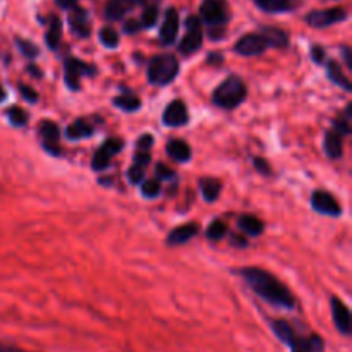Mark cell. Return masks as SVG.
Wrapping results in <instances>:
<instances>
[{
    "instance_id": "obj_1",
    "label": "cell",
    "mask_w": 352,
    "mask_h": 352,
    "mask_svg": "<svg viewBox=\"0 0 352 352\" xmlns=\"http://www.w3.org/2000/svg\"><path fill=\"white\" fill-rule=\"evenodd\" d=\"M237 275L250 285L251 291L268 305L280 309H296V298L284 282L278 280L274 274L258 267H244L236 270Z\"/></svg>"
},
{
    "instance_id": "obj_2",
    "label": "cell",
    "mask_w": 352,
    "mask_h": 352,
    "mask_svg": "<svg viewBox=\"0 0 352 352\" xmlns=\"http://www.w3.org/2000/svg\"><path fill=\"white\" fill-rule=\"evenodd\" d=\"M199 21L208 28V36L220 41L226 36V28L230 21V9L227 0H203L199 6Z\"/></svg>"
},
{
    "instance_id": "obj_3",
    "label": "cell",
    "mask_w": 352,
    "mask_h": 352,
    "mask_svg": "<svg viewBox=\"0 0 352 352\" xmlns=\"http://www.w3.org/2000/svg\"><path fill=\"white\" fill-rule=\"evenodd\" d=\"M248 86L244 79L237 74H230L220 82L212 95V102L219 109L234 110L246 100Z\"/></svg>"
},
{
    "instance_id": "obj_4",
    "label": "cell",
    "mask_w": 352,
    "mask_h": 352,
    "mask_svg": "<svg viewBox=\"0 0 352 352\" xmlns=\"http://www.w3.org/2000/svg\"><path fill=\"white\" fill-rule=\"evenodd\" d=\"M148 82L153 86H168L179 76V60L172 54H160L150 58L146 67Z\"/></svg>"
},
{
    "instance_id": "obj_5",
    "label": "cell",
    "mask_w": 352,
    "mask_h": 352,
    "mask_svg": "<svg viewBox=\"0 0 352 352\" xmlns=\"http://www.w3.org/2000/svg\"><path fill=\"white\" fill-rule=\"evenodd\" d=\"M96 74H98V69L93 64L81 60V58L67 57L64 60V82L71 91L81 89L82 78H93Z\"/></svg>"
},
{
    "instance_id": "obj_6",
    "label": "cell",
    "mask_w": 352,
    "mask_h": 352,
    "mask_svg": "<svg viewBox=\"0 0 352 352\" xmlns=\"http://www.w3.org/2000/svg\"><path fill=\"white\" fill-rule=\"evenodd\" d=\"M203 45V23L198 16H188L186 19V34L179 43V52L182 55H192Z\"/></svg>"
},
{
    "instance_id": "obj_7",
    "label": "cell",
    "mask_w": 352,
    "mask_h": 352,
    "mask_svg": "<svg viewBox=\"0 0 352 352\" xmlns=\"http://www.w3.org/2000/svg\"><path fill=\"white\" fill-rule=\"evenodd\" d=\"M122 148H124V141L117 140V138H109L107 141H103L91 158L93 170L95 172L105 170V168L112 164L113 158L122 151Z\"/></svg>"
},
{
    "instance_id": "obj_8",
    "label": "cell",
    "mask_w": 352,
    "mask_h": 352,
    "mask_svg": "<svg viewBox=\"0 0 352 352\" xmlns=\"http://www.w3.org/2000/svg\"><path fill=\"white\" fill-rule=\"evenodd\" d=\"M349 17L346 9L342 7H332V9H323V10H311L309 14H306L305 21L313 28H329L332 24L342 23Z\"/></svg>"
},
{
    "instance_id": "obj_9",
    "label": "cell",
    "mask_w": 352,
    "mask_h": 352,
    "mask_svg": "<svg viewBox=\"0 0 352 352\" xmlns=\"http://www.w3.org/2000/svg\"><path fill=\"white\" fill-rule=\"evenodd\" d=\"M284 344L291 347V352H325V340L318 333L301 336L294 330Z\"/></svg>"
},
{
    "instance_id": "obj_10",
    "label": "cell",
    "mask_w": 352,
    "mask_h": 352,
    "mask_svg": "<svg viewBox=\"0 0 352 352\" xmlns=\"http://www.w3.org/2000/svg\"><path fill=\"white\" fill-rule=\"evenodd\" d=\"M311 206L315 212L327 217H333V219H339L342 215V206L337 201L336 196L330 195L329 191H323V189H318V191L313 192Z\"/></svg>"
},
{
    "instance_id": "obj_11",
    "label": "cell",
    "mask_w": 352,
    "mask_h": 352,
    "mask_svg": "<svg viewBox=\"0 0 352 352\" xmlns=\"http://www.w3.org/2000/svg\"><path fill=\"white\" fill-rule=\"evenodd\" d=\"M265 50H268V43L260 33H248L241 36L234 45V52L243 57H254L261 55Z\"/></svg>"
},
{
    "instance_id": "obj_12",
    "label": "cell",
    "mask_w": 352,
    "mask_h": 352,
    "mask_svg": "<svg viewBox=\"0 0 352 352\" xmlns=\"http://www.w3.org/2000/svg\"><path fill=\"white\" fill-rule=\"evenodd\" d=\"M179 34V12L174 7H168L165 10L164 23L160 26V33H158V40H160L162 47H170L175 43Z\"/></svg>"
},
{
    "instance_id": "obj_13",
    "label": "cell",
    "mask_w": 352,
    "mask_h": 352,
    "mask_svg": "<svg viewBox=\"0 0 352 352\" xmlns=\"http://www.w3.org/2000/svg\"><path fill=\"white\" fill-rule=\"evenodd\" d=\"M40 136L41 141H43V148L47 153L54 155V157H58L62 153L60 151V127L54 122V120H41L40 122Z\"/></svg>"
},
{
    "instance_id": "obj_14",
    "label": "cell",
    "mask_w": 352,
    "mask_h": 352,
    "mask_svg": "<svg viewBox=\"0 0 352 352\" xmlns=\"http://www.w3.org/2000/svg\"><path fill=\"white\" fill-rule=\"evenodd\" d=\"M162 122L167 127H182L189 122L188 107L182 100H174L168 103L162 116Z\"/></svg>"
},
{
    "instance_id": "obj_15",
    "label": "cell",
    "mask_w": 352,
    "mask_h": 352,
    "mask_svg": "<svg viewBox=\"0 0 352 352\" xmlns=\"http://www.w3.org/2000/svg\"><path fill=\"white\" fill-rule=\"evenodd\" d=\"M69 28H71L72 34L78 38H88L91 34V23H89L88 10L82 7L76 6L69 10Z\"/></svg>"
},
{
    "instance_id": "obj_16",
    "label": "cell",
    "mask_w": 352,
    "mask_h": 352,
    "mask_svg": "<svg viewBox=\"0 0 352 352\" xmlns=\"http://www.w3.org/2000/svg\"><path fill=\"white\" fill-rule=\"evenodd\" d=\"M332 320L337 332L342 336H351V311L339 298H332Z\"/></svg>"
},
{
    "instance_id": "obj_17",
    "label": "cell",
    "mask_w": 352,
    "mask_h": 352,
    "mask_svg": "<svg viewBox=\"0 0 352 352\" xmlns=\"http://www.w3.org/2000/svg\"><path fill=\"white\" fill-rule=\"evenodd\" d=\"M199 234V226L196 222L184 223V226H179L175 229H172L167 236V244L168 246H182V244L189 243L191 239H195Z\"/></svg>"
},
{
    "instance_id": "obj_18",
    "label": "cell",
    "mask_w": 352,
    "mask_h": 352,
    "mask_svg": "<svg viewBox=\"0 0 352 352\" xmlns=\"http://www.w3.org/2000/svg\"><path fill=\"white\" fill-rule=\"evenodd\" d=\"M136 7L134 0H107L105 9H103V16L107 21H120Z\"/></svg>"
},
{
    "instance_id": "obj_19",
    "label": "cell",
    "mask_w": 352,
    "mask_h": 352,
    "mask_svg": "<svg viewBox=\"0 0 352 352\" xmlns=\"http://www.w3.org/2000/svg\"><path fill=\"white\" fill-rule=\"evenodd\" d=\"M323 151L327 153V157L337 160V158L342 157L344 153V136L339 134L337 131L330 129L325 133V140H323Z\"/></svg>"
},
{
    "instance_id": "obj_20",
    "label": "cell",
    "mask_w": 352,
    "mask_h": 352,
    "mask_svg": "<svg viewBox=\"0 0 352 352\" xmlns=\"http://www.w3.org/2000/svg\"><path fill=\"white\" fill-rule=\"evenodd\" d=\"M261 36L267 40L268 48H287L289 47V34L284 30L275 26H261Z\"/></svg>"
},
{
    "instance_id": "obj_21",
    "label": "cell",
    "mask_w": 352,
    "mask_h": 352,
    "mask_svg": "<svg viewBox=\"0 0 352 352\" xmlns=\"http://www.w3.org/2000/svg\"><path fill=\"white\" fill-rule=\"evenodd\" d=\"M327 76H329V79L333 82V85L340 86L344 91H347V93L352 91L351 79L347 78V74H344L340 64L337 60H333V58L327 60Z\"/></svg>"
},
{
    "instance_id": "obj_22",
    "label": "cell",
    "mask_w": 352,
    "mask_h": 352,
    "mask_svg": "<svg viewBox=\"0 0 352 352\" xmlns=\"http://www.w3.org/2000/svg\"><path fill=\"white\" fill-rule=\"evenodd\" d=\"M95 133V127L85 119H76L74 122L69 124L67 129H65V138L69 141H79V140H86L91 134Z\"/></svg>"
},
{
    "instance_id": "obj_23",
    "label": "cell",
    "mask_w": 352,
    "mask_h": 352,
    "mask_svg": "<svg viewBox=\"0 0 352 352\" xmlns=\"http://www.w3.org/2000/svg\"><path fill=\"white\" fill-rule=\"evenodd\" d=\"M165 150H167L168 157L174 158L179 164H186V162L191 160L192 157L191 146L182 140H170L167 143V148H165Z\"/></svg>"
},
{
    "instance_id": "obj_24",
    "label": "cell",
    "mask_w": 352,
    "mask_h": 352,
    "mask_svg": "<svg viewBox=\"0 0 352 352\" xmlns=\"http://www.w3.org/2000/svg\"><path fill=\"white\" fill-rule=\"evenodd\" d=\"M62 38V21L58 16L48 17V28L45 33V43L50 50H57Z\"/></svg>"
},
{
    "instance_id": "obj_25",
    "label": "cell",
    "mask_w": 352,
    "mask_h": 352,
    "mask_svg": "<svg viewBox=\"0 0 352 352\" xmlns=\"http://www.w3.org/2000/svg\"><path fill=\"white\" fill-rule=\"evenodd\" d=\"M199 191H201V196L205 198V201L213 203L219 199L220 191H222V182L215 177H203L199 179Z\"/></svg>"
},
{
    "instance_id": "obj_26",
    "label": "cell",
    "mask_w": 352,
    "mask_h": 352,
    "mask_svg": "<svg viewBox=\"0 0 352 352\" xmlns=\"http://www.w3.org/2000/svg\"><path fill=\"white\" fill-rule=\"evenodd\" d=\"M237 226H239V229L243 230V234H246V236H251V237L261 236L265 230V223L254 215L239 217V220H237Z\"/></svg>"
},
{
    "instance_id": "obj_27",
    "label": "cell",
    "mask_w": 352,
    "mask_h": 352,
    "mask_svg": "<svg viewBox=\"0 0 352 352\" xmlns=\"http://www.w3.org/2000/svg\"><path fill=\"white\" fill-rule=\"evenodd\" d=\"M112 103L116 109L122 110V112H138L141 109V100L133 91H127L124 95L116 96L112 100Z\"/></svg>"
},
{
    "instance_id": "obj_28",
    "label": "cell",
    "mask_w": 352,
    "mask_h": 352,
    "mask_svg": "<svg viewBox=\"0 0 352 352\" xmlns=\"http://www.w3.org/2000/svg\"><path fill=\"white\" fill-rule=\"evenodd\" d=\"M261 10L270 14H280L292 10L291 0H253Z\"/></svg>"
},
{
    "instance_id": "obj_29",
    "label": "cell",
    "mask_w": 352,
    "mask_h": 352,
    "mask_svg": "<svg viewBox=\"0 0 352 352\" xmlns=\"http://www.w3.org/2000/svg\"><path fill=\"white\" fill-rule=\"evenodd\" d=\"M158 6L160 2H150L146 6H143V14H141L140 24L143 30H150L157 24L158 21Z\"/></svg>"
},
{
    "instance_id": "obj_30",
    "label": "cell",
    "mask_w": 352,
    "mask_h": 352,
    "mask_svg": "<svg viewBox=\"0 0 352 352\" xmlns=\"http://www.w3.org/2000/svg\"><path fill=\"white\" fill-rule=\"evenodd\" d=\"M6 116L14 127H24L28 124V120H30V113H28L24 109H21V107H16V105L7 109Z\"/></svg>"
},
{
    "instance_id": "obj_31",
    "label": "cell",
    "mask_w": 352,
    "mask_h": 352,
    "mask_svg": "<svg viewBox=\"0 0 352 352\" xmlns=\"http://www.w3.org/2000/svg\"><path fill=\"white\" fill-rule=\"evenodd\" d=\"M98 38H100V43H102L105 48L119 47V33H117L113 28H110V26L102 28L98 33Z\"/></svg>"
},
{
    "instance_id": "obj_32",
    "label": "cell",
    "mask_w": 352,
    "mask_h": 352,
    "mask_svg": "<svg viewBox=\"0 0 352 352\" xmlns=\"http://www.w3.org/2000/svg\"><path fill=\"white\" fill-rule=\"evenodd\" d=\"M227 234H229V227L222 220H213L206 229V237L210 241H222Z\"/></svg>"
},
{
    "instance_id": "obj_33",
    "label": "cell",
    "mask_w": 352,
    "mask_h": 352,
    "mask_svg": "<svg viewBox=\"0 0 352 352\" xmlns=\"http://www.w3.org/2000/svg\"><path fill=\"white\" fill-rule=\"evenodd\" d=\"M141 195L146 199H155L162 195V184L157 179H148L141 186Z\"/></svg>"
},
{
    "instance_id": "obj_34",
    "label": "cell",
    "mask_w": 352,
    "mask_h": 352,
    "mask_svg": "<svg viewBox=\"0 0 352 352\" xmlns=\"http://www.w3.org/2000/svg\"><path fill=\"white\" fill-rule=\"evenodd\" d=\"M16 47L19 48L21 54L28 58H36L40 55V48L30 40H24V38H16Z\"/></svg>"
},
{
    "instance_id": "obj_35",
    "label": "cell",
    "mask_w": 352,
    "mask_h": 352,
    "mask_svg": "<svg viewBox=\"0 0 352 352\" xmlns=\"http://www.w3.org/2000/svg\"><path fill=\"white\" fill-rule=\"evenodd\" d=\"M144 179V168L140 167V165L133 164L129 168H127V181L131 182L133 186L141 184Z\"/></svg>"
},
{
    "instance_id": "obj_36",
    "label": "cell",
    "mask_w": 352,
    "mask_h": 352,
    "mask_svg": "<svg viewBox=\"0 0 352 352\" xmlns=\"http://www.w3.org/2000/svg\"><path fill=\"white\" fill-rule=\"evenodd\" d=\"M17 89H19L21 96H23V98L26 100L28 103H36L38 98H40V96H38V93H36V89L31 88L30 85L19 82V85H17Z\"/></svg>"
},
{
    "instance_id": "obj_37",
    "label": "cell",
    "mask_w": 352,
    "mask_h": 352,
    "mask_svg": "<svg viewBox=\"0 0 352 352\" xmlns=\"http://www.w3.org/2000/svg\"><path fill=\"white\" fill-rule=\"evenodd\" d=\"M155 175H157V181H172V179H175V172L164 164L157 165Z\"/></svg>"
},
{
    "instance_id": "obj_38",
    "label": "cell",
    "mask_w": 352,
    "mask_h": 352,
    "mask_svg": "<svg viewBox=\"0 0 352 352\" xmlns=\"http://www.w3.org/2000/svg\"><path fill=\"white\" fill-rule=\"evenodd\" d=\"M311 60L315 62V64H318V65H323L325 64V60H327V52H325V48L323 47H320V45H313L311 47Z\"/></svg>"
},
{
    "instance_id": "obj_39",
    "label": "cell",
    "mask_w": 352,
    "mask_h": 352,
    "mask_svg": "<svg viewBox=\"0 0 352 352\" xmlns=\"http://www.w3.org/2000/svg\"><path fill=\"white\" fill-rule=\"evenodd\" d=\"M150 162H151L150 151L136 150V155H134V158H133V164L140 165V167H143V168H146L148 165H150Z\"/></svg>"
},
{
    "instance_id": "obj_40",
    "label": "cell",
    "mask_w": 352,
    "mask_h": 352,
    "mask_svg": "<svg viewBox=\"0 0 352 352\" xmlns=\"http://www.w3.org/2000/svg\"><path fill=\"white\" fill-rule=\"evenodd\" d=\"M155 140L151 134H141L140 140L136 141V150H141V151H150L151 146H153Z\"/></svg>"
},
{
    "instance_id": "obj_41",
    "label": "cell",
    "mask_w": 352,
    "mask_h": 352,
    "mask_svg": "<svg viewBox=\"0 0 352 352\" xmlns=\"http://www.w3.org/2000/svg\"><path fill=\"white\" fill-rule=\"evenodd\" d=\"M253 164H254V168H256V170L260 172L261 175H270L272 174L270 164H268V160H265V158L254 157Z\"/></svg>"
},
{
    "instance_id": "obj_42",
    "label": "cell",
    "mask_w": 352,
    "mask_h": 352,
    "mask_svg": "<svg viewBox=\"0 0 352 352\" xmlns=\"http://www.w3.org/2000/svg\"><path fill=\"white\" fill-rule=\"evenodd\" d=\"M122 30H124V33L134 34V33H138V31L143 30V28H141L140 21H138V19H129V21H126V23H124Z\"/></svg>"
},
{
    "instance_id": "obj_43",
    "label": "cell",
    "mask_w": 352,
    "mask_h": 352,
    "mask_svg": "<svg viewBox=\"0 0 352 352\" xmlns=\"http://www.w3.org/2000/svg\"><path fill=\"white\" fill-rule=\"evenodd\" d=\"M78 2L79 0H55V3H57V6L64 10H71L72 7L78 6Z\"/></svg>"
},
{
    "instance_id": "obj_44",
    "label": "cell",
    "mask_w": 352,
    "mask_h": 352,
    "mask_svg": "<svg viewBox=\"0 0 352 352\" xmlns=\"http://www.w3.org/2000/svg\"><path fill=\"white\" fill-rule=\"evenodd\" d=\"M206 62L208 64H222L223 62V55L219 54V52H212V54H208V58H206Z\"/></svg>"
},
{
    "instance_id": "obj_45",
    "label": "cell",
    "mask_w": 352,
    "mask_h": 352,
    "mask_svg": "<svg viewBox=\"0 0 352 352\" xmlns=\"http://www.w3.org/2000/svg\"><path fill=\"white\" fill-rule=\"evenodd\" d=\"M26 71L30 72V74L33 76V78H38V79H40V78H43V72H41V69L38 67V65H34V64H30V65H28V69H26Z\"/></svg>"
},
{
    "instance_id": "obj_46",
    "label": "cell",
    "mask_w": 352,
    "mask_h": 352,
    "mask_svg": "<svg viewBox=\"0 0 352 352\" xmlns=\"http://www.w3.org/2000/svg\"><path fill=\"white\" fill-rule=\"evenodd\" d=\"M342 55H344V60H346L347 69H352V58H351V47L344 45L342 47Z\"/></svg>"
},
{
    "instance_id": "obj_47",
    "label": "cell",
    "mask_w": 352,
    "mask_h": 352,
    "mask_svg": "<svg viewBox=\"0 0 352 352\" xmlns=\"http://www.w3.org/2000/svg\"><path fill=\"white\" fill-rule=\"evenodd\" d=\"M232 244H234V246H237V248H246L248 241H246V237L236 236V234H232Z\"/></svg>"
},
{
    "instance_id": "obj_48",
    "label": "cell",
    "mask_w": 352,
    "mask_h": 352,
    "mask_svg": "<svg viewBox=\"0 0 352 352\" xmlns=\"http://www.w3.org/2000/svg\"><path fill=\"white\" fill-rule=\"evenodd\" d=\"M0 352H28V351H23V349H19V347L7 346V344L0 342Z\"/></svg>"
},
{
    "instance_id": "obj_49",
    "label": "cell",
    "mask_w": 352,
    "mask_h": 352,
    "mask_svg": "<svg viewBox=\"0 0 352 352\" xmlns=\"http://www.w3.org/2000/svg\"><path fill=\"white\" fill-rule=\"evenodd\" d=\"M6 98H7V93H6V89H3V86L0 85V103L6 102Z\"/></svg>"
},
{
    "instance_id": "obj_50",
    "label": "cell",
    "mask_w": 352,
    "mask_h": 352,
    "mask_svg": "<svg viewBox=\"0 0 352 352\" xmlns=\"http://www.w3.org/2000/svg\"><path fill=\"white\" fill-rule=\"evenodd\" d=\"M134 2H136V6L138 3H140V6H144V3H146V0H134Z\"/></svg>"
}]
</instances>
